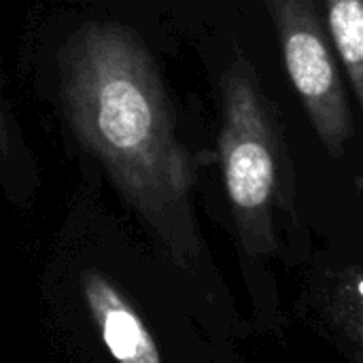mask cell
Masks as SVG:
<instances>
[{"instance_id": "obj_2", "label": "cell", "mask_w": 363, "mask_h": 363, "mask_svg": "<svg viewBox=\"0 0 363 363\" xmlns=\"http://www.w3.org/2000/svg\"><path fill=\"white\" fill-rule=\"evenodd\" d=\"M219 160L232 213L249 251L274 247V208L289 174V155L253 64L236 55L221 77Z\"/></svg>"}, {"instance_id": "obj_6", "label": "cell", "mask_w": 363, "mask_h": 363, "mask_svg": "<svg viewBox=\"0 0 363 363\" xmlns=\"http://www.w3.org/2000/svg\"><path fill=\"white\" fill-rule=\"evenodd\" d=\"M334 317L347 334L363 345V270H351L336 287Z\"/></svg>"}, {"instance_id": "obj_7", "label": "cell", "mask_w": 363, "mask_h": 363, "mask_svg": "<svg viewBox=\"0 0 363 363\" xmlns=\"http://www.w3.org/2000/svg\"><path fill=\"white\" fill-rule=\"evenodd\" d=\"M9 151H11V128H9V119L0 100V157L6 155Z\"/></svg>"}, {"instance_id": "obj_3", "label": "cell", "mask_w": 363, "mask_h": 363, "mask_svg": "<svg viewBox=\"0 0 363 363\" xmlns=\"http://www.w3.org/2000/svg\"><path fill=\"white\" fill-rule=\"evenodd\" d=\"M283 51L289 81L321 145L340 157L353 136V115L317 0H262Z\"/></svg>"}, {"instance_id": "obj_4", "label": "cell", "mask_w": 363, "mask_h": 363, "mask_svg": "<svg viewBox=\"0 0 363 363\" xmlns=\"http://www.w3.org/2000/svg\"><path fill=\"white\" fill-rule=\"evenodd\" d=\"M83 296L98 332L117 363H164L160 349L121 291L100 272L81 277Z\"/></svg>"}, {"instance_id": "obj_1", "label": "cell", "mask_w": 363, "mask_h": 363, "mask_svg": "<svg viewBox=\"0 0 363 363\" xmlns=\"http://www.w3.org/2000/svg\"><path fill=\"white\" fill-rule=\"evenodd\" d=\"M62 72L66 108L81 140L166 249L181 262L196 257L194 168L143 43L121 26L91 23L70 43Z\"/></svg>"}, {"instance_id": "obj_5", "label": "cell", "mask_w": 363, "mask_h": 363, "mask_svg": "<svg viewBox=\"0 0 363 363\" xmlns=\"http://www.w3.org/2000/svg\"><path fill=\"white\" fill-rule=\"evenodd\" d=\"M330 36L363 111V0H325Z\"/></svg>"}]
</instances>
